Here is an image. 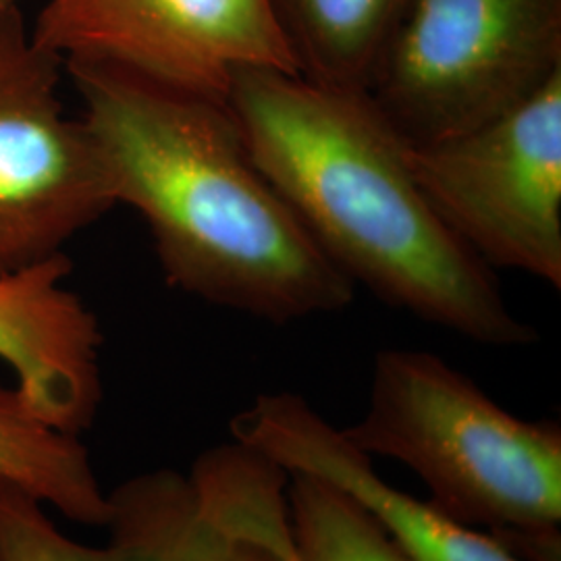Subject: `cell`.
I'll return each instance as SVG.
<instances>
[{
    "instance_id": "obj_8",
    "label": "cell",
    "mask_w": 561,
    "mask_h": 561,
    "mask_svg": "<svg viewBox=\"0 0 561 561\" xmlns=\"http://www.w3.org/2000/svg\"><path fill=\"white\" fill-rule=\"evenodd\" d=\"M289 474L240 442L204 449L190 472L159 468L108 491L117 561H296Z\"/></svg>"
},
{
    "instance_id": "obj_2",
    "label": "cell",
    "mask_w": 561,
    "mask_h": 561,
    "mask_svg": "<svg viewBox=\"0 0 561 561\" xmlns=\"http://www.w3.org/2000/svg\"><path fill=\"white\" fill-rule=\"evenodd\" d=\"M227 104L262 173L354 285L481 345L539 340L424 196L410 141L368 92L259 67L233 76Z\"/></svg>"
},
{
    "instance_id": "obj_4",
    "label": "cell",
    "mask_w": 561,
    "mask_h": 561,
    "mask_svg": "<svg viewBox=\"0 0 561 561\" xmlns=\"http://www.w3.org/2000/svg\"><path fill=\"white\" fill-rule=\"evenodd\" d=\"M561 71V0H408L368 94L410 144L526 101Z\"/></svg>"
},
{
    "instance_id": "obj_15",
    "label": "cell",
    "mask_w": 561,
    "mask_h": 561,
    "mask_svg": "<svg viewBox=\"0 0 561 561\" xmlns=\"http://www.w3.org/2000/svg\"><path fill=\"white\" fill-rule=\"evenodd\" d=\"M13 7H20V0H0V13L7 9H13Z\"/></svg>"
},
{
    "instance_id": "obj_14",
    "label": "cell",
    "mask_w": 561,
    "mask_h": 561,
    "mask_svg": "<svg viewBox=\"0 0 561 561\" xmlns=\"http://www.w3.org/2000/svg\"><path fill=\"white\" fill-rule=\"evenodd\" d=\"M0 561H117L108 545L94 547L65 535L50 510L0 481Z\"/></svg>"
},
{
    "instance_id": "obj_16",
    "label": "cell",
    "mask_w": 561,
    "mask_h": 561,
    "mask_svg": "<svg viewBox=\"0 0 561 561\" xmlns=\"http://www.w3.org/2000/svg\"><path fill=\"white\" fill-rule=\"evenodd\" d=\"M296 561H298V558H296Z\"/></svg>"
},
{
    "instance_id": "obj_13",
    "label": "cell",
    "mask_w": 561,
    "mask_h": 561,
    "mask_svg": "<svg viewBox=\"0 0 561 561\" xmlns=\"http://www.w3.org/2000/svg\"><path fill=\"white\" fill-rule=\"evenodd\" d=\"M287 502L298 561H405L340 486L314 474H289Z\"/></svg>"
},
{
    "instance_id": "obj_5",
    "label": "cell",
    "mask_w": 561,
    "mask_h": 561,
    "mask_svg": "<svg viewBox=\"0 0 561 561\" xmlns=\"http://www.w3.org/2000/svg\"><path fill=\"white\" fill-rule=\"evenodd\" d=\"M410 164L479 261L561 289V71L493 119L410 144Z\"/></svg>"
},
{
    "instance_id": "obj_12",
    "label": "cell",
    "mask_w": 561,
    "mask_h": 561,
    "mask_svg": "<svg viewBox=\"0 0 561 561\" xmlns=\"http://www.w3.org/2000/svg\"><path fill=\"white\" fill-rule=\"evenodd\" d=\"M298 73L368 92L408 0H268Z\"/></svg>"
},
{
    "instance_id": "obj_6",
    "label": "cell",
    "mask_w": 561,
    "mask_h": 561,
    "mask_svg": "<svg viewBox=\"0 0 561 561\" xmlns=\"http://www.w3.org/2000/svg\"><path fill=\"white\" fill-rule=\"evenodd\" d=\"M62 62L0 13V275L65 254L117 206L101 150L60 101Z\"/></svg>"
},
{
    "instance_id": "obj_9",
    "label": "cell",
    "mask_w": 561,
    "mask_h": 561,
    "mask_svg": "<svg viewBox=\"0 0 561 561\" xmlns=\"http://www.w3.org/2000/svg\"><path fill=\"white\" fill-rule=\"evenodd\" d=\"M229 433L289 474H314L340 486L381 526L405 561H522L493 535L389 484L370 456L294 391L261 393L231 419Z\"/></svg>"
},
{
    "instance_id": "obj_3",
    "label": "cell",
    "mask_w": 561,
    "mask_h": 561,
    "mask_svg": "<svg viewBox=\"0 0 561 561\" xmlns=\"http://www.w3.org/2000/svg\"><path fill=\"white\" fill-rule=\"evenodd\" d=\"M362 454L410 468L428 502L495 539L560 535L561 428L524 421L442 356H375L360 421L341 428Z\"/></svg>"
},
{
    "instance_id": "obj_7",
    "label": "cell",
    "mask_w": 561,
    "mask_h": 561,
    "mask_svg": "<svg viewBox=\"0 0 561 561\" xmlns=\"http://www.w3.org/2000/svg\"><path fill=\"white\" fill-rule=\"evenodd\" d=\"M30 30L60 62H111L221 101L243 69L298 73L268 0H44Z\"/></svg>"
},
{
    "instance_id": "obj_10",
    "label": "cell",
    "mask_w": 561,
    "mask_h": 561,
    "mask_svg": "<svg viewBox=\"0 0 561 561\" xmlns=\"http://www.w3.org/2000/svg\"><path fill=\"white\" fill-rule=\"evenodd\" d=\"M69 275L67 254L0 275V362L44 421L81 437L101 412L104 337Z\"/></svg>"
},
{
    "instance_id": "obj_1",
    "label": "cell",
    "mask_w": 561,
    "mask_h": 561,
    "mask_svg": "<svg viewBox=\"0 0 561 561\" xmlns=\"http://www.w3.org/2000/svg\"><path fill=\"white\" fill-rule=\"evenodd\" d=\"M62 71L115 202L150 229L169 285L273 324L352 304L356 285L262 173L227 101L101 60Z\"/></svg>"
},
{
    "instance_id": "obj_11",
    "label": "cell",
    "mask_w": 561,
    "mask_h": 561,
    "mask_svg": "<svg viewBox=\"0 0 561 561\" xmlns=\"http://www.w3.org/2000/svg\"><path fill=\"white\" fill-rule=\"evenodd\" d=\"M0 481L44 503L62 518L102 528L108 491L102 489L88 447L30 405L20 387L0 379Z\"/></svg>"
}]
</instances>
